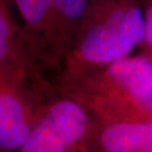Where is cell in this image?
Wrapping results in <instances>:
<instances>
[{
	"label": "cell",
	"instance_id": "obj_1",
	"mask_svg": "<svg viewBox=\"0 0 152 152\" xmlns=\"http://www.w3.org/2000/svg\"><path fill=\"white\" fill-rule=\"evenodd\" d=\"M143 35L141 0H89L55 81L73 80L129 56Z\"/></svg>",
	"mask_w": 152,
	"mask_h": 152
},
{
	"label": "cell",
	"instance_id": "obj_2",
	"mask_svg": "<svg viewBox=\"0 0 152 152\" xmlns=\"http://www.w3.org/2000/svg\"><path fill=\"white\" fill-rule=\"evenodd\" d=\"M81 100L97 123L152 118V59L129 55L73 80L55 81Z\"/></svg>",
	"mask_w": 152,
	"mask_h": 152
},
{
	"label": "cell",
	"instance_id": "obj_3",
	"mask_svg": "<svg viewBox=\"0 0 152 152\" xmlns=\"http://www.w3.org/2000/svg\"><path fill=\"white\" fill-rule=\"evenodd\" d=\"M96 131L97 121L87 106L54 81L16 152H92Z\"/></svg>",
	"mask_w": 152,
	"mask_h": 152
},
{
	"label": "cell",
	"instance_id": "obj_4",
	"mask_svg": "<svg viewBox=\"0 0 152 152\" xmlns=\"http://www.w3.org/2000/svg\"><path fill=\"white\" fill-rule=\"evenodd\" d=\"M53 82L33 69L0 70V152H16L25 143Z\"/></svg>",
	"mask_w": 152,
	"mask_h": 152
},
{
	"label": "cell",
	"instance_id": "obj_5",
	"mask_svg": "<svg viewBox=\"0 0 152 152\" xmlns=\"http://www.w3.org/2000/svg\"><path fill=\"white\" fill-rule=\"evenodd\" d=\"M92 152H152V118L97 123Z\"/></svg>",
	"mask_w": 152,
	"mask_h": 152
},
{
	"label": "cell",
	"instance_id": "obj_6",
	"mask_svg": "<svg viewBox=\"0 0 152 152\" xmlns=\"http://www.w3.org/2000/svg\"><path fill=\"white\" fill-rule=\"evenodd\" d=\"M11 2L12 0H0V70L26 68L41 71L26 49L22 29L11 12Z\"/></svg>",
	"mask_w": 152,
	"mask_h": 152
},
{
	"label": "cell",
	"instance_id": "obj_7",
	"mask_svg": "<svg viewBox=\"0 0 152 152\" xmlns=\"http://www.w3.org/2000/svg\"><path fill=\"white\" fill-rule=\"evenodd\" d=\"M52 18L61 52L64 56L70 49L72 41L86 11L89 0H46ZM63 63V62H62Z\"/></svg>",
	"mask_w": 152,
	"mask_h": 152
},
{
	"label": "cell",
	"instance_id": "obj_8",
	"mask_svg": "<svg viewBox=\"0 0 152 152\" xmlns=\"http://www.w3.org/2000/svg\"><path fill=\"white\" fill-rule=\"evenodd\" d=\"M140 48L142 54L152 59V0L144 6V35Z\"/></svg>",
	"mask_w": 152,
	"mask_h": 152
}]
</instances>
